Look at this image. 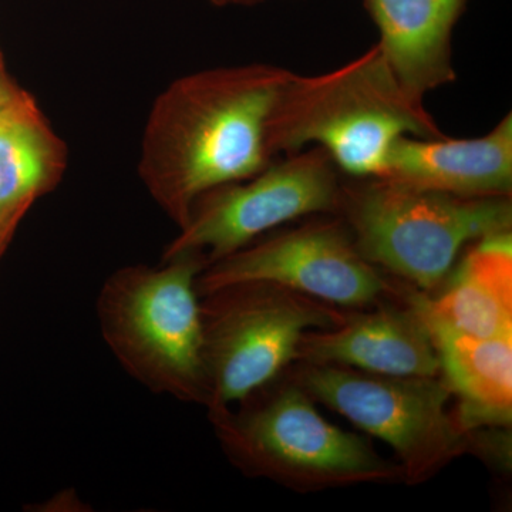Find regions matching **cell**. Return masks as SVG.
Segmentation results:
<instances>
[{
	"instance_id": "cell-1",
	"label": "cell",
	"mask_w": 512,
	"mask_h": 512,
	"mask_svg": "<svg viewBox=\"0 0 512 512\" xmlns=\"http://www.w3.org/2000/svg\"><path fill=\"white\" fill-rule=\"evenodd\" d=\"M293 74L266 63L201 70L175 80L154 101L138 174L178 228L202 195L272 163L269 123Z\"/></svg>"
},
{
	"instance_id": "cell-2",
	"label": "cell",
	"mask_w": 512,
	"mask_h": 512,
	"mask_svg": "<svg viewBox=\"0 0 512 512\" xmlns=\"http://www.w3.org/2000/svg\"><path fill=\"white\" fill-rule=\"evenodd\" d=\"M403 136L446 137L375 45L332 72L293 74L272 114L268 143L274 157L320 147L339 170L362 180L383 174Z\"/></svg>"
},
{
	"instance_id": "cell-3",
	"label": "cell",
	"mask_w": 512,
	"mask_h": 512,
	"mask_svg": "<svg viewBox=\"0 0 512 512\" xmlns=\"http://www.w3.org/2000/svg\"><path fill=\"white\" fill-rule=\"evenodd\" d=\"M208 417L229 461L247 476L303 494L404 483L399 463L326 420L315 400L292 379L251 394L237 412L224 407L211 410Z\"/></svg>"
},
{
	"instance_id": "cell-4",
	"label": "cell",
	"mask_w": 512,
	"mask_h": 512,
	"mask_svg": "<svg viewBox=\"0 0 512 512\" xmlns=\"http://www.w3.org/2000/svg\"><path fill=\"white\" fill-rule=\"evenodd\" d=\"M201 254L174 256L160 266L134 265L111 274L97 296L104 342L121 367L158 394L207 404L202 360Z\"/></svg>"
},
{
	"instance_id": "cell-5",
	"label": "cell",
	"mask_w": 512,
	"mask_h": 512,
	"mask_svg": "<svg viewBox=\"0 0 512 512\" xmlns=\"http://www.w3.org/2000/svg\"><path fill=\"white\" fill-rule=\"evenodd\" d=\"M338 212L370 264L423 292L443 284L466 245L512 229L511 197H457L384 178L343 187Z\"/></svg>"
},
{
	"instance_id": "cell-6",
	"label": "cell",
	"mask_w": 512,
	"mask_h": 512,
	"mask_svg": "<svg viewBox=\"0 0 512 512\" xmlns=\"http://www.w3.org/2000/svg\"><path fill=\"white\" fill-rule=\"evenodd\" d=\"M346 318L336 306L265 282L202 296L208 412L244 402L275 382L298 360L306 333L335 328Z\"/></svg>"
},
{
	"instance_id": "cell-7",
	"label": "cell",
	"mask_w": 512,
	"mask_h": 512,
	"mask_svg": "<svg viewBox=\"0 0 512 512\" xmlns=\"http://www.w3.org/2000/svg\"><path fill=\"white\" fill-rule=\"evenodd\" d=\"M292 380L315 402L389 444L404 483L421 484L466 453L473 436L450 412L441 376H386L352 367L299 362Z\"/></svg>"
},
{
	"instance_id": "cell-8",
	"label": "cell",
	"mask_w": 512,
	"mask_h": 512,
	"mask_svg": "<svg viewBox=\"0 0 512 512\" xmlns=\"http://www.w3.org/2000/svg\"><path fill=\"white\" fill-rule=\"evenodd\" d=\"M342 188L329 154L320 147L303 148L248 180L198 198L163 261L201 254L210 265L286 222L338 212Z\"/></svg>"
},
{
	"instance_id": "cell-9",
	"label": "cell",
	"mask_w": 512,
	"mask_h": 512,
	"mask_svg": "<svg viewBox=\"0 0 512 512\" xmlns=\"http://www.w3.org/2000/svg\"><path fill=\"white\" fill-rule=\"evenodd\" d=\"M265 282L336 308H362L390 288L377 266L360 254L342 218L306 222L251 242L205 266L200 298L239 284Z\"/></svg>"
},
{
	"instance_id": "cell-10",
	"label": "cell",
	"mask_w": 512,
	"mask_h": 512,
	"mask_svg": "<svg viewBox=\"0 0 512 512\" xmlns=\"http://www.w3.org/2000/svg\"><path fill=\"white\" fill-rule=\"evenodd\" d=\"M377 178L457 197H511V113L481 137L397 138Z\"/></svg>"
},
{
	"instance_id": "cell-11",
	"label": "cell",
	"mask_w": 512,
	"mask_h": 512,
	"mask_svg": "<svg viewBox=\"0 0 512 512\" xmlns=\"http://www.w3.org/2000/svg\"><path fill=\"white\" fill-rule=\"evenodd\" d=\"M298 362L352 367L386 376H441L433 339L419 313L380 308L303 336Z\"/></svg>"
},
{
	"instance_id": "cell-12",
	"label": "cell",
	"mask_w": 512,
	"mask_h": 512,
	"mask_svg": "<svg viewBox=\"0 0 512 512\" xmlns=\"http://www.w3.org/2000/svg\"><path fill=\"white\" fill-rule=\"evenodd\" d=\"M436 296L414 293L410 306L421 318L464 335H512V231L471 242Z\"/></svg>"
},
{
	"instance_id": "cell-13",
	"label": "cell",
	"mask_w": 512,
	"mask_h": 512,
	"mask_svg": "<svg viewBox=\"0 0 512 512\" xmlns=\"http://www.w3.org/2000/svg\"><path fill=\"white\" fill-rule=\"evenodd\" d=\"M467 0H367L380 52L416 99L453 83V30Z\"/></svg>"
},
{
	"instance_id": "cell-14",
	"label": "cell",
	"mask_w": 512,
	"mask_h": 512,
	"mask_svg": "<svg viewBox=\"0 0 512 512\" xmlns=\"http://www.w3.org/2000/svg\"><path fill=\"white\" fill-rule=\"evenodd\" d=\"M423 322L439 355L441 377L460 399L454 413L461 426L471 436L478 427H510L512 335L478 338L430 320Z\"/></svg>"
},
{
	"instance_id": "cell-15",
	"label": "cell",
	"mask_w": 512,
	"mask_h": 512,
	"mask_svg": "<svg viewBox=\"0 0 512 512\" xmlns=\"http://www.w3.org/2000/svg\"><path fill=\"white\" fill-rule=\"evenodd\" d=\"M66 148L25 90L0 109V227L59 184Z\"/></svg>"
},
{
	"instance_id": "cell-16",
	"label": "cell",
	"mask_w": 512,
	"mask_h": 512,
	"mask_svg": "<svg viewBox=\"0 0 512 512\" xmlns=\"http://www.w3.org/2000/svg\"><path fill=\"white\" fill-rule=\"evenodd\" d=\"M18 86L12 82V79L6 73L5 64H3L2 56H0V109L10 100L15 99L20 93Z\"/></svg>"
},
{
	"instance_id": "cell-17",
	"label": "cell",
	"mask_w": 512,
	"mask_h": 512,
	"mask_svg": "<svg viewBox=\"0 0 512 512\" xmlns=\"http://www.w3.org/2000/svg\"><path fill=\"white\" fill-rule=\"evenodd\" d=\"M25 215H18V217L12 218L9 222H6L3 227H0V258H2L3 252L8 248L10 239L15 235L16 228H18L19 222Z\"/></svg>"
},
{
	"instance_id": "cell-18",
	"label": "cell",
	"mask_w": 512,
	"mask_h": 512,
	"mask_svg": "<svg viewBox=\"0 0 512 512\" xmlns=\"http://www.w3.org/2000/svg\"><path fill=\"white\" fill-rule=\"evenodd\" d=\"M218 5H247V3L262 2V0H212Z\"/></svg>"
}]
</instances>
